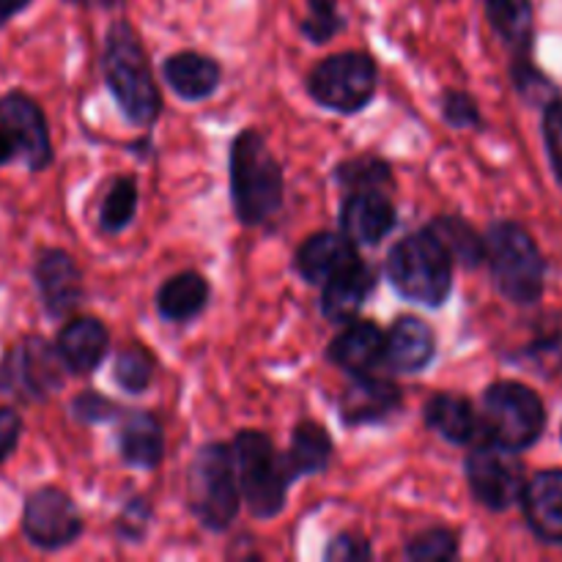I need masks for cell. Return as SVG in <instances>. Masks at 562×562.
Returning <instances> with one entry per match:
<instances>
[{
  "label": "cell",
  "mask_w": 562,
  "mask_h": 562,
  "mask_svg": "<svg viewBox=\"0 0 562 562\" xmlns=\"http://www.w3.org/2000/svg\"><path fill=\"white\" fill-rule=\"evenodd\" d=\"M33 0H0V27L9 25L20 11H25Z\"/></svg>",
  "instance_id": "cell-43"
},
{
  "label": "cell",
  "mask_w": 562,
  "mask_h": 562,
  "mask_svg": "<svg viewBox=\"0 0 562 562\" xmlns=\"http://www.w3.org/2000/svg\"><path fill=\"white\" fill-rule=\"evenodd\" d=\"M33 283L42 296L44 311L53 318L69 316L82 300L80 267L69 252L58 250V247L38 252L36 263H33Z\"/></svg>",
  "instance_id": "cell-13"
},
{
  "label": "cell",
  "mask_w": 562,
  "mask_h": 562,
  "mask_svg": "<svg viewBox=\"0 0 562 562\" xmlns=\"http://www.w3.org/2000/svg\"><path fill=\"white\" fill-rule=\"evenodd\" d=\"M387 278L404 300L442 307L453 291V258L428 228L404 236L387 258Z\"/></svg>",
  "instance_id": "cell-3"
},
{
  "label": "cell",
  "mask_w": 562,
  "mask_h": 562,
  "mask_svg": "<svg viewBox=\"0 0 562 562\" xmlns=\"http://www.w3.org/2000/svg\"><path fill=\"white\" fill-rule=\"evenodd\" d=\"M514 82L519 88L521 97L527 99L530 104H549L554 97V86L549 82L547 75L536 69V66L527 60V55H516V66H514Z\"/></svg>",
  "instance_id": "cell-35"
},
{
  "label": "cell",
  "mask_w": 562,
  "mask_h": 562,
  "mask_svg": "<svg viewBox=\"0 0 562 562\" xmlns=\"http://www.w3.org/2000/svg\"><path fill=\"white\" fill-rule=\"evenodd\" d=\"M283 168L256 130L236 135L231 146V201L241 225H263L283 209Z\"/></svg>",
  "instance_id": "cell-2"
},
{
  "label": "cell",
  "mask_w": 562,
  "mask_h": 562,
  "mask_svg": "<svg viewBox=\"0 0 562 562\" xmlns=\"http://www.w3.org/2000/svg\"><path fill=\"white\" fill-rule=\"evenodd\" d=\"M0 126L14 137L20 159L27 170H44L53 162V140L49 126L36 99L22 91H9L0 97Z\"/></svg>",
  "instance_id": "cell-12"
},
{
  "label": "cell",
  "mask_w": 562,
  "mask_h": 562,
  "mask_svg": "<svg viewBox=\"0 0 562 562\" xmlns=\"http://www.w3.org/2000/svg\"><path fill=\"white\" fill-rule=\"evenodd\" d=\"M209 294H212V289H209L203 274L179 272L176 278L165 280L162 289L157 291V311L165 322L184 324L190 318L201 316Z\"/></svg>",
  "instance_id": "cell-24"
},
{
  "label": "cell",
  "mask_w": 562,
  "mask_h": 562,
  "mask_svg": "<svg viewBox=\"0 0 562 562\" xmlns=\"http://www.w3.org/2000/svg\"><path fill=\"white\" fill-rule=\"evenodd\" d=\"M344 234L355 245H379L395 225V206L384 190H351L340 209Z\"/></svg>",
  "instance_id": "cell-15"
},
{
  "label": "cell",
  "mask_w": 562,
  "mask_h": 562,
  "mask_svg": "<svg viewBox=\"0 0 562 562\" xmlns=\"http://www.w3.org/2000/svg\"><path fill=\"white\" fill-rule=\"evenodd\" d=\"M22 532L42 552H58L82 536V516L75 499L55 486L27 494L22 508Z\"/></svg>",
  "instance_id": "cell-10"
},
{
  "label": "cell",
  "mask_w": 562,
  "mask_h": 562,
  "mask_svg": "<svg viewBox=\"0 0 562 562\" xmlns=\"http://www.w3.org/2000/svg\"><path fill=\"white\" fill-rule=\"evenodd\" d=\"M14 159H20V148H16L14 137H11L9 132L0 126V168L9 162H14Z\"/></svg>",
  "instance_id": "cell-42"
},
{
  "label": "cell",
  "mask_w": 562,
  "mask_h": 562,
  "mask_svg": "<svg viewBox=\"0 0 562 562\" xmlns=\"http://www.w3.org/2000/svg\"><path fill=\"white\" fill-rule=\"evenodd\" d=\"M376 285V272L362 258L351 261L324 283L322 313L335 324H351Z\"/></svg>",
  "instance_id": "cell-17"
},
{
  "label": "cell",
  "mask_w": 562,
  "mask_h": 562,
  "mask_svg": "<svg viewBox=\"0 0 562 562\" xmlns=\"http://www.w3.org/2000/svg\"><path fill=\"white\" fill-rule=\"evenodd\" d=\"M289 464L294 470V475H318L329 467L333 461V437L324 431V426L318 423L305 420L294 428V437H291V450Z\"/></svg>",
  "instance_id": "cell-27"
},
{
  "label": "cell",
  "mask_w": 562,
  "mask_h": 562,
  "mask_svg": "<svg viewBox=\"0 0 562 562\" xmlns=\"http://www.w3.org/2000/svg\"><path fill=\"white\" fill-rule=\"evenodd\" d=\"M406 560L415 562H448L459 558V538L448 527H431L423 530L406 543Z\"/></svg>",
  "instance_id": "cell-32"
},
{
  "label": "cell",
  "mask_w": 562,
  "mask_h": 562,
  "mask_svg": "<svg viewBox=\"0 0 562 562\" xmlns=\"http://www.w3.org/2000/svg\"><path fill=\"white\" fill-rule=\"evenodd\" d=\"M467 483L477 503L488 510H508L521 499L527 488L525 464L514 450L499 445H477L464 461Z\"/></svg>",
  "instance_id": "cell-9"
},
{
  "label": "cell",
  "mask_w": 562,
  "mask_h": 562,
  "mask_svg": "<svg viewBox=\"0 0 562 562\" xmlns=\"http://www.w3.org/2000/svg\"><path fill=\"white\" fill-rule=\"evenodd\" d=\"M434 355H437V338H434V329L423 318L401 316L387 333L384 362L395 373L426 371Z\"/></svg>",
  "instance_id": "cell-20"
},
{
  "label": "cell",
  "mask_w": 562,
  "mask_h": 562,
  "mask_svg": "<svg viewBox=\"0 0 562 562\" xmlns=\"http://www.w3.org/2000/svg\"><path fill=\"white\" fill-rule=\"evenodd\" d=\"M486 16L497 36L514 49L516 55H527L536 33V11L532 0H483Z\"/></svg>",
  "instance_id": "cell-26"
},
{
  "label": "cell",
  "mask_w": 562,
  "mask_h": 562,
  "mask_svg": "<svg viewBox=\"0 0 562 562\" xmlns=\"http://www.w3.org/2000/svg\"><path fill=\"white\" fill-rule=\"evenodd\" d=\"M137 212V184L132 176H119L110 181L99 209V228L104 234H121L135 220Z\"/></svg>",
  "instance_id": "cell-30"
},
{
  "label": "cell",
  "mask_w": 562,
  "mask_h": 562,
  "mask_svg": "<svg viewBox=\"0 0 562 562\" xmlns=\"http://www.w3.org/2000/svg\"><path fill=\"white\" fill-rule=\"evenodd\" d=\"M234 461L241 497L256 519H274L285 508L291 483L296 481L289 456L278 453L272 439L261 431H239L234 439Z\"/></svg>",
  "instance_id": "cell-4"
},
{
  "label": "cell",
  "mask_w": 562,
  "mask_h": 562,
  "mask_svg": "<svg viewBox=\"0 0 562 562\" xmlns=\"http://www.w3.org/2000/svg\"><path fill=\"white\" fill-rule=\"evenodd\" d=\"M108 346V327L93 316L71 318L60 327L58 338H55V349H58L60 360L66 362L69 373H80V376L82 373H93L102 366Z\"/></svg>",
  "instance_id": "cell-19"
},
{
  "label": "cell",
  "mask_w": 562,
  "mask_h": 562,
  "mask_svg": "<svg viewBox=\"0 0 562 562\" xmlns=\"http://www.w3.org/2000/svg\"><path fill=\"white\" fill-rule=\"evenodd\" d=\"M338 181L349 190H382L393 184V170L379 157H357L340 165Z\"/></svg>",
  "instance_id": "cell-33"
},
{
  "label": "cell",
  "mask_w": 562,
  "mask_h": 562,
  "mask_svg": "<svg viewBox=\"0 0 562 562\" xmlns=\"http://www.w3.org/2000/svg\"><path fill=\"white\" fill-rule=\"evenodd\" d=\"M355 241L346 234H333V231H322V234L311 236L305 245L296 250V272L302 280L313 285H324L335 272L349 267L357 261Z\"/></svg>",
  "instance_id": "cell-21"
},
{
  "label": "cell",
  "mask_w": 562,
  "mask_h": 562,
  "mask_svg": "<svg viewBox=\"0 0 562 562\" xmlns=\"http://www.w3.org/2000/svg\"><path fill=\"white\" fill-rule=\"evenodd\" d=\"M547 428V409L536 390L519 382H494L483 393L481 431L486 442L505 450L532 448Z\"/></svg>",
  "instance_id": "cell-7"
},
{
  "label": "cell",
  "mask_w": 562,
  "mask_h": 562,
  "mask_svg": "<svg viewBox=\"0 0 562 562\" xmlns=\"http://www.w3.org/2000/svg\"><path fill=\"white\" fill-rule=\"evenodd\" d=\"M121 459L135 470H154L165 456V434L162 426L148 412H132L124 417L119 431Z\"/></svg>",
  "instance_id": "cell-23"
},
{
  "label": "cell",
  "mask_w": 562,
  "mask_h": 562,
  "mask_svg": "<svg viewBox=\"0 0 562 562\" xmlns=\"http://www.w3.org/2000/svg\"><path fill=\"white\" fill-rule=\"evenodd\" d=\"M543 140H547L549 162L562 184V99H552L543 113Z\"/></svg>",
  "instance_id": "cell-38"
},
{
  "label": "cell",
  "mask_w": 562,
  "mask_h": 562,
  "mask_svg": "<svg viewBox=\"0 0 562 562\" xmlns=\"http://www.w3.org/2000/svg\"><path fill=\"white\" fill-rule=\"evenodd\" d=\"M439 108H442L445 121L450 126H459V130H475L481 126V110H477L475 99L464 91H445L439 99Z\"/></svg>",
  "instance_id": "cell-36"
},
{
  "label": "cell",
  "mask_w": 562,
  "mask_h": 562,
  "mask_svg": "<svg viewBox=\"0 0 562 562\" xmlns=\"http://www.w3.org/2000/svg\"><path fill=\"white\" fill-rule=\"evenodd\" d=\"M376 60L366 53H340L322 60L307 75V93L313 102L333 113H360L376 93Z\"/></svg>",
  "instance_id": "cell-8"
},
{
  "label": "cell",
  "mask_w": 562,
  "mask_h": 562,
  "mask_svg": "<svg viewBox=\"0 0 562 562\" xmlns=\"http://www.w3.org/2000/svg\"><path fill=\"white\" fill-rule=\"evenodd\" d=\"M519 357L543 376H554L562 371V313H549V316L538 318Z\"/></svg>",
  "instance_id": "cell-29"
},
{
  "label": "cell",
  "mask_w": 562,
  "mask_h": 562,
  "mask_svg": "<svg viewBox=\"0 0 562 562\" xmlns=\"http://www.w3.org/2000/svg\"><path fill=\"white\" fill-rule=\"evenodd\" d=\"M486 261L505 300L532 305L547 285V263L536 239L519 223H494L486 234Z\"/></svg>",
  "instance_id": "cell-5"
},
{
  "label": "cell",
  "mask_w": 562,
  "mask_h": 562,
  "mask_svg": "<svg viewBox=\"0 0 562 562\" xmlns=\"http://www.w3.org/2000/svg\"><path fill=\"white\" fill-rule=\"evenodd\" d=\"M0 390H3V382H0Z\"/></svg>",
  "instance_id": "cell-45"
},
{
  "label": "cell",
  "mask_w": 562,
  "mask_h": 562,
  "mask_svg": "<svg viewBox=\"0 0 562 562\" xmlns=\"http://www.w3.org/2000/svg\"><path fill=\"white\" fill-rule=\"evenodd\" d=\"M428 231L442 241L445 250L450 252V258L459 261L461 267L475 269L486 261V239H481V234H477L467 220L445 214V217L434 220V223L428 225Z\"/></svg>",
  "instance_id": "cell-28"
},
{
  "label": "cell",
  "mask_w": 562,
  "mask_h": 562,
  "mask_svg": "<svg viewBox=\"0 0 562 562\" xmlns=\"http://www.w3.org/2000/svg\"><path fill=\"white\" fill-rule=\"evenodd\" d=\"M119 415V406L113 401H108L99 393H80L75 401H71V417L86 426H97V423H108Z\"/></svg>",
  "instance_id": "cell-37"
},
{
  "label": "cell",
  "mask_w": 562,
  "mask_h": 562,
  "mask_svg": "<svg viewBox=\"0 0 562 562\" xmlns=\"http://www.w3.org/2000/svg\"><path fill=\"white\" fill-rule=\"evenodd\" d=\"M423 417H426V426L431 428V431H437L439 437L448 439V442L453 445L472 442V437H475L477 431L475 409H472L470 398H464V395H431L426 409H423Z\"/></svg>",
  "instance_id": "cell-25"
},
{
  "label": "cell",
  "mask_w": 562,
  "mask_h": 562,
  "mask_svg": "<svg viewBox=\"0 0 562 562\" xmlns=\"http://www.w3.org/2000/svg\"><path fill=\"white\" fill-rule=\"evenodd\" d=\"M113 379L126 393H143L154 379V357L143 346L132 344L119 351L113 366Z\"/></svg>",
  "instance_id": "cell-31"
},
{
  "label": "cell",
  "mask_w": 562,
  "mask_h": 562,
  "mask_svg": "<svg viewBox=\"0 0 562 562\" xmlns=\"http://www.w3.org/2000/svg\"><path fill=\"white\" fill-rule=\"evenodd\" d=\"M148 521H151V508H148L146 499L137 497V499H132L124 510H121L115 530H119V536L124 538V541L137 543L143 536H146Z\"/></svg>",
  "instance_id": "cell-39"
},
{
  "label": "cell",
  "mask_w": 562,
  "mask_h": 562,
  "mask_svg": "<svg viewBox=\"0 0 562 562\" xmlns=\"http://www.w3.org/2000/svg\"><path fill=\"white\" fill-rule=\"evenodd\" d=\"M324 558L333 562H355V560H371L373 547L362 536L355 532H340L333 538V543L327 547Z\"/></svg>",
  "instance_id": "cell-40"
},
{
  "label": "cell",
  "mask_w": 562,
  "mask_h": 562,
  "mask_svg": "<svg viewBox=\"0 0 562 562\" xmlns=\"http://www.w3.org/2000/svg\"><path fill=\"white\" fill-rule=\"evenodd\" d=\"M525 519L543 543H562V470L538 472L521 494Z\"/></svg>",
  "instance_id": "cell-18"
},
{
  "label": "cell",
  "mask_w": 562,
  "mask_h": 562,
  "mask_svg": "<svg viewBox=\"0 0 562 562\" xmlns=\"http://www.w3.org/2000/svg\"><path fill=\"white\" fill-rule=\"evenodd\" d=\"M22 437V417L9 406H0V464L16 450Z\"/></svg>",
  "instance_id": "cell-41"
},
{
  "label": "cell",
  "mask_w": 562,
  "mask_h": 562,
  "mask_svg": "<svg viewBox=\"0 0 562 562\" xmlns=\"http://www.w3.org/2000/svg\"><path fill=\"white\" fill-rule=\"evenodd\" d=\"M71 5H82V9H119L126 0H66Z\"/></svg>",
  "instance_id": "cell-44"
},
{
  "label": "cell",
  "mask_w": 562,
  "mask_h": 562,
  "mask_svg": "<svg viewBox=\"0 0 562 562\" xmlns=\"http://www.w3.org/2000/svg\"><path fill=\"white\" fill-rule=\"evenodd\" d=\"M66 362L58 349L44 338H27L5 355L0 368L3 390L20 395L22 401H44L64 384Z\"/></svg>",
  "instance_id": "cell-11"
},
{
  "label": "cell",
  "mask_w": 562,
  "mask_h": 562,
  "mask_svg": "<svg viewBox=\"0 0 562 562\" xmlns=\"http://www.w3.org/2000/svg\"><path fill=\"white\" fill-rule=\"evenodd\" d=\"M384 349H387V335L373 322H357L355 318L329 344L327 360L351 376H362V373H373L382 366Z\"/></svg>",
  "instance_id": "cell-16"
},
{
  "label": "cell",
  "mask_w": 562,
  "mask_h": 562,
  "mask_svg": "<svg viewBox=\"0 0 562 562\" xmlns=\"http://www.w3.org/2000/svg\"><path fill=\"white\" fill-rule=\"evenodd\" d=\"M162 75L176 97L187 102H203L220 88V64L201 53H176L165 60Z\"/></svg>",
  "instance_id": "cell-22"
},
{
  "label": "cell",
  "mask_w": 562,
  "mask_h": 562,
  "mask_svg": "<svg viewBox=\"0 0 562 562\" xmlns=\"http://www.w3.org/2000/svg\"><path fill=\"white\" fill-rule=\"evenodd\" d=\"M344 25L346 20L340 16L338 0H307V14L302 20V33H305L307 42H333L335 33L344 31Z\"/></svg>",
  "instance_id": "cell-34"
},
{
  "label": "cell",
  "mask_w": 562,
  "mask_h": 562,
  "mask_svg": "<svg viewBox=\"0 0 562 562\" xmlns=\"http://www.w3.org/2000/svg\"><path fill=\"white\" fill-rule=\"evenodd\" d=\"M190 510L206 530L223 532L234 525L241 503L234 448L209 442L195 453L187 477Z\"/></svg>",
  "instance_id": "cell-6"
},
{
  "label": "cell",
  "mask_w": 562,
  "mask_h": 562,
  "mask_svg": "<svg viewBox=\"0 0 562 562\" xmlns=\"http://www.w3.org/2000/svg\"><path fill=\"white\" fill-rule=\"evenodd\" d=\"M104 82L124 119L135 126H151L162 110L157 80L140 36L126 20H115L104 36Z\"/></svg>",
  "instance_id": "cell-1"
},
{
  "label": "cell",
  "mask_w": 562,
  "mask_h": 562,
  "mask_svg": "<svg viewBox=\"0 0 562 562\" xmlns=\"http://www.w3.org/2000/svg\"><path fill=\"white\" fill-rule=\"evenodd\" d=\"M401 387L390 379H379L373 373L355 376V382L340 395V420L346 426H376L390 420L401 409Z\"/></svg>",
  "instance_id": "cell-14"
}]
</instances>
